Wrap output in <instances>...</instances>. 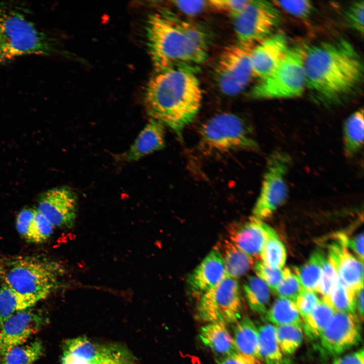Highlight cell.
I'll return each mask as SVG.
<instances>
[{
  "mask_svg": "<svg viewBox=\"0 0 364 364\" xmlns=\"http://www.w3.org/2000/svg\"><path fill=\"white\" fill-rule=\"evenodd\" d=\"M306 88L317 101L340 104L359 90L363 79L362 59L348 41L340 38L306 47Z\"/></svg>",
  "mask_w": 364,
  "mask_h": 364,
  "instance_id": "1",
  "label": "cell"
},
{
  "mask_svg": "<svg viewBox=\"0 0 364 364\" xmlns=\"http://www.w3.org/2000/svg\"><path fill=\"white\" fill-rule=\"evenodd\" d=\"M147 46L158 71L184 69L195 72L206 61L209 42L202 27L162 11L147 21Z\"/></svg>",
  "mask_w": 364,
  "mask_h": 364,
  "instance_id": "2",
  "label": "cell"
},
{
  "mask_svg": "<svg viewBox=\"0 0 364 364\" xmlns=\"http://www.w3.org/2000/svg\"><path fill=\"white\" fill-rule=\"evenodd\" d=\"M145 98L151 118L167 125L181 138L200 110L202 93L194 72L170 69L158 71L150 79Z\"/></svg>",
  "mask_w": 364,
  "mask_h": 364,
  "instance_id": "3",
  "label": "cell"
},
{
  "mask_svg": "<svg viewBox=\"0 0 364 364\" xmlns=\"http://www.w3.org/2000/svg\"><path fill=\"white\" fill-rule=\"evenodd\" d=\"M51 40L20 10L0 7V63L30 55H49Z\"/></svg>",
  "mask_w": 364,
  "mask_h": 364,
  "instance_id": "4",
  "label": "cell"
},
{
  "mask_svg": "<svg viewBox=\"0 0 364 364\" xmlns=\"http://www.w3.org/2000/svg\"><path fill=\"white\" fill-rule=\"evenodd\" d=\"M64 268L57 261L34 257L13 260L5 276V283L16 291L45 299L59 286Z\"/></svg>",
  "mask_w": 364,
  "mask_h": 364,
  "instance_id": "5",
  "label": "cell"
},
{
  "mask_svg": "<svg viewBox=\"0 0 364 364\" xmlns=\"http://www.w3.org/2000/svg\"><path fill=\"white\" fill-rule=\"evenodd\" d=\"M306 47L289 48L285 57L267 77L252 88L255 99H288L298 97L306 88L304 60Z\"/></svg>",
  "mask_w": 364,
  "mask_h": 364,
  "instance_id": "6",
  "label": "cell"
},
{
  "mask_svg": "<svg viewBox=\"0 0 364 364\" xmlns=\"http://www.w3.org/2000/svg\"><path fill=\"white\" fill-rule=\"evenodd\" d=\"M200 135L202 144L215 151L255 150L258 147L245 121L232 113L219 114L209 119L201 128Z\"/></svg>",
  "mask_w": 364,
  "mask_h": 364,
  "instance_id": "7",
  "label": "cell"
},
{
  "mask_svg": "<svg viewBox=\"0 0 364 364\" xmlns=\"http://www.w3.org/2000/svg\"><path fill=\"white\" fill-rule=\"evenodd\" d=\"M241 295L237 280L227 275L215 287L205 293L199 301L197 312L200 320L225 325L240 319Z\"/></svg>",
  "mask_w": 364,
  "mask_h": 364,
  "instance_id": "8",
  "label": "cell"
},
{
  "mask_svg": "<svg viewBox=\"0 0 364 364\" xmlns=\"http://www.w3.org/2000/svg\"><path fill=\"white\" fill-rule=\"evenodd\" d=\"M254 46L240 42L226 47L217 61L215 76L219 89L228 96L242 92L253 77L251 56Z\"/></svg>",
  "mask_w": 364,
  "mask_h": 364,
  "instance_id": "9",
  "label": "cell"
},
{
  "mask_svg": "<svg viewBox=\"0 0 364 364\" xmlns=\"http://www.w3.org/2000/svg\"><path fill=\"white\" fill-rule=\"evenodd\" d=\"M291 162L290 157L282 152H275L270 155L252 211L253 217L265 220L285 202L288 194L286 177Z\"/></svg>",
  "mask_w": 364,
  "mask_h": 364,
  "instance_id": "10",
  "label": "cell"
},
{
  "mask_svg": "<svg viewBox=\"0 0 364 364\" xmlns=\"http://www.w3.org/2000/svg\"><path fill=\"white\" fill-rule=\"evenodd\" d=\"M233 19L239 42L255 46L272 34L281 22V16L272 3L250 1Z\"/></svg>",
  "mask_w": 364,
  "mask_h": 364,
  "instance_id": "11",
  "label": "cell"
},
{
  "mask_svg": "<svg viewBox=\"0 0 364 364\" xmlns=\"http://www.w3.org/2000/svg\"><path fill=\"white\" fill-rule=\"evenodd\" d=\"M62 364H135L120 349L95 343L85 338L69 340L65 344Z\"/></svg>",
  "mask_w": 364,
  "mask_h": 364,
  "instance_id": "12",
  "label": "cell"
},
{
  "mask_svg": "<svg viewBox=\"0 0 364 364\" xmlns=\"http://www.w3.org/2000/svg\"><path fill=\"white\" fill-rule=\"evenodd\" d=\"M360 330L355 313L335 312L320 338L322 348L330 356L340 355L359 343Z\"/></svg>",
  "mask_w": 364,
  "mask_h": 364,
  "instance_id": "13",
  "label": "cell"
},
{
  "mask_svg": "<svg viewBox=\"0 0 364 364\" xmlns=\"http://www.w3.org/2000/svg\"><path fill=\"white\" fill-rule=\"evenodd\" d=\"M36 210L54 227L71 228L77 215L76 195L67 187L48 190L40 196Z\"/></svg>",
  "mask_w": 364,
  "mask_h": 364,
  "instance_id": "14",
  "label": "cell"
},
{
  "mask_svg": "<svg viewBox=\"0 0 364 364\" xmlns=\"http://www.w3.org/2000/svg\"><path fill=\"white\" fill-rule=\"evenodd\" d=\"M45 321L41 314L28 309L7 318L0 325V358L12 348L25 343Z\"/></svg>",
  "mask_w": 364,
  "mask_h": 364,
  "instance_id": "15",
  "label": "cell"
},
{
  "mask_svg": "<svg viewBox=\"0 0 364 364\" xmlns=\"http://www.w3.org/2000/svg\"><path fill=\"white\" fill-rule=\"evenodd\" d=\"M289 48L281 33L271 34L255 45L251 56L253 77L261 80L269 76L285 57Z\"/></svg>",
  "mask_w": 364,
  "mask_h": 364,
  "instance_id": "16",
  "label": "cell"
},
{
  "mask_svg": "<svg viewBox=\"0 0 364 364\" xmlns=\"http://www.w3.org/2000/svg\"><path fill=\"white\" fill-rule=\"evenodd\" d=\"M328 250V259L335 268L339 280L348 289L354 292L363 286L362 261L353 255L337 239L330 244Z\"/></svg>",
  "mask_w": 364,
  "mask_h": 364,
  "instance_id": "17",
  "label": "cell"
},
{
  "mask_svg": "<svg viewBox=\"0 0 364 364\" xmlns=\"http://www.w3.org/2000/svg\"><path fill=\"white\" fill-rule=\"evenodd\" d=\"M226 275L221 253L215 248L188 276V286L192 293L200 297Z\"/></svg>",
  "mask_w": 364,
  "mask_h": 364,
  "instance_id": "18",
  "label": "cell"
},
{
  "mask_svg": "<svg viewBox=\"0 0 364 364\" xmlns=\"http://www.w3.org/2000/svg\"><path fill=\"white\" fill-rule=\"evenodd\" d=\"M270 227L252 216L247 222L231 227L229 241L252 258L260 257Z\"/></svg>",
  "mask_w": 364,
  "mask_h": 364,
  "instance_id": "19",
  "label": "cell"
},
{
  "mask_svg": "<svg viewBox=\"0 0 364 364\" xmlns=\"http://www.w3.org/2000/svg\"><path fill=\"white\" fill-rule=\"evenodd\" d=\"M164 147V125L151 118L129 149L122 155L121 158L127 162L135 161Z\"/></svg>",
  "mask_w": 364,
  "mask_h": 364,
  "instance_id": "20",
  "label": "cell"
},
{
  "mask_svg": "<svg viewBox=\"0 0 364 364\" xmlns=\"http://www.w3.org/2000/svg\"><path fill=\"white\" fill-rule=\"evenodd\" d=\"M233 338L237 353L247 364H262L258 349V329L250 318L239 321Z\"/></svg>",
  "mask_w": 364,
  "mask_h": 364,
  "instance_id": "21",
  "label": "cell"
},
{
  "mask_svg": "<svg viewBox=\"0 0 364 364\" xmlns=\"http://www.w3.org/2000/svg\"><path fill=\"white\" fill-rule=\"evenodd\" d=\"M199 337L203 344L223 357L237 353L233 338L221 323H208L201 328Z\"/></svg>",
  "mask_w": 364,
  "mask_h": 364,
  "instance_id": "22",
  "label": "cell"
},
{
  "mask_svg": "<svg viewBox=\"0 0 364 364\" xmlns=\"http://www.w3.org/2000/svg\"><path fill=\"white\" fill-rule=\"evenodd\" d=\"M258 349L260 358L265 364H293L282 352L276 338V327L270 324L258 329Z\"/></svg>",
  "mask_w": 364,
  "mask_h": 364,
  "instance_id": "23",
  "label": "cell"
},
{
  "mask_svg": "<svg viewBox=\"0 0 364 364\" xmlns=\"http://www.w3.org/2000/svg\"><path fill=\"white\" fill-rule=\"evenodd\" d=\"M38 301L36 297L20 293L5 283L0 290V325L12 315L28 309Z\"/></svg>",
  "mask_w": 364,
  "mask_h": 364,
  "instance_id": "24",
  "label": "cell"
},
{
  "mask_svg": "<svg viewBox=\"0 0 364 364\" xmlns=\"http://www.w3.org/2000/svg\"><path fill=\"white\" fill-rule=\"evenodd\" d=\"M363 110L359 109L345 121L343 129L344 151L349 157L357 154L363 144Z\"/></svg>",
  "mask_w": 364,
  "mask_h": 364,
  "instance_id": "25",
  "label": "cell"
},
{
  "mask_svg": "<svg viewBox=\"0 0 364 364\" xmlns=\"http://www.w3.org/2000/svg\"><path fill=\"white\" fill-rule=\"evenodd\" d=\"M220 251V250H219ZM222 255L228 276L237 279L246 273L253 265V258L228 240L222 246Z\"/></svg>",
  "mask_w": 364,
  "mask_h": 364,
  "instance_id": "26",
  "label": "cell"
},
{
  "mask_svg": "<svg viewBox=\"0 0 364 364\" xmlns=\"http://www.w3.org/2000/svg\"><path fill=\"white\" fill-rule=\"evenodd\" d=\"M334 313L327 304L320 300L310 313L303 318L302 327L306 336L311 340L320 338Z\"/></svg>",
  "mask_w": 364,
  "mask_h": 364,
  "instance_id": "27",
  "label": "cell"
},
{
  "mask_svg": "<svg viewBox=\"0 0 364 364\" xmlns=\"http://www.w3.org/2000/svg\"><path fill=\"white\" fill-rule=\"evenodd\" d=\"M265 318L278 326L302 327L303 322L295 303L287 299L279 298L264 315Z\"/></svg>",
  "mask_w": 364,
  "mask_h": 364,
  "instance_id": "28",
  "label": "cell"
},
{
  "mask_svg": "<svg viewBox=\"0 0 364 364\" xmlns=\"http://www.w3.org/2000/svg\"><path fill=\"white\" fill-rule=\"evenodd\" d=\"M243 289L250 309L264 315L270 299V289L267 284L258 277L250 276L244 283Z\"/></svg>",
  "mask_w": 364,
  "mask_h": 364,
  "instance_id": "29",
  "label": "cell"
},
{
  "mask_svg": "<svg viewBox=\"0 0 364 364\" xmlns=\"http://www.w3.org/2000/svg\"><path fill=\"white\" fill-rule=\"evenodd\" d=\"M324 256L320 250L314 251L304 264L294 267V273L303 288L316 292L321 280Z\"/></svg>",
  "mask_w": 364,
  "mask_h": 364,
  "instance_id": "30",
  "label": "cell"
},
{
  "mask_svg": "<svg viewBox=\"0 0 364 364\" xmlns=\"http://www.w3.org/2000/svg\"><path fill=\"white\" fill-rule=\"evenodd\" d=\"M44 347L39 340L15 347L0 358V364H33L43 354Z\"/></svg>",
  "mask_w": 364,
  "mask_h": 364,
  "instance_id": "31",
  "label": "cell"
},
{
  "mask_svg": "<svg viewBox=\"0 0 364 364\" xmlns=\"http://www.w3.org/2000/svg\"><path fill=\"white\" fill-rule=\"evenodd\" d=\"M286 250L276 231L270 227L268 235L260 253L262 261L267 265L282 269L286 260Z\"/></svg>",
  "mask_w": 364,
  "mask_h": 364,
  "instance_id": "32",
  "label": "cell"
},
{
  "mask_svg": "<svg viewBox=\"0 0 364 364\" xmlns=\"http://www.w3.org/2000/svg\"><path fill=\"white\" fill-rule=\"evenodd\" d=\"M335 312L355 313L354 292L338 279L330 294L322 300Z\"/></svg>",
  "mask_w": 364,
  "mask_h": 364,
  "instance_id": "33",
  "label": "cell"
},
{
  "mask_svg": "<svg viewBox=\"0 0 364 364\" xmlns=\"http://www.w3.org/2000/svg\"><path fill=\"white\" fill-rule=\"evenodd\" d=\"M302 327L296 325L276 326V338L282 353L286 355L294 353L302 344Z\"/></svg>",
  "mask_w": 364,
  "mask_h": 364,
  "instance_id": "34",
  "label": "cell"
},
{
  "mask_svg": "<svg viewBox=\"0 0 364 364\" xmlns=\"http://www.w3.org/2000/svg\"><path fill=\"white\" fill-rule=\"evenodd\" d=\"M283 272V279L276 294L279 298L289 299L295 303L302 287L296 276L289 268H284Z\"/></svg>",
  "mask_w": 364,
  "mask_h": 364,
  "instance_id": "35",
  "label": "cell"
},
{
  "mask_svg": "<svg viewBox=\"0 0 364 364\" xmlns=\"http://www.w3.org/2000/svg\"><path fill=\"white\" fill-rule=\"evenodd\" d=\"M253 268L257 277L267 284L273 293L276 294L283 279V270L271 267L262 261H257Z\"/></svg>",
  "mask_w": 364,
  "mask_h": 364,
  "instance_id": "36",
  "label": "cell"
},
{
  "mask_svg": "<svg viewBox=\"0 0 364 364\" xmlns=\"http://www.w3.org/2000/svg\"><path fill=\"white\" fill-rule=\"evenodd\" d=\"M272 2L277 8L302 19L308 18L313 10V5L310 1H274Z\"/></svg>",
  "mask_w": 364,
  "mask_h": 364,
  "instance_id": "37",
  "label": "cell"
},
{
  "mask_svg": "<svg viewBox=\"0 0 364 364\" xmlns=\"http://www.w3.org/2000/svg\"><path fill=\"white\" fill-rule=\"evenodd\" d=\"M363 1H354L344 12V19L348 26L362 36L363 34Z\"/></svg>",
  "mask_w": 364,
  "mask_h": 364,
  "instance_id": "38",
  "label": "cell"
},
{
  "mask_svg": "<svg viewBox=\"0 0 364 364\" xmlns=\"http://www.w3.org/2000/svg\"><path fill=\"white\" fill-rule=\"evenodd\" d=\"M338 277L337 272L328 258L324 256L322 264V275L316 292L323 298L326 297L336 284Z\"/></svg>",
  "mask_w": 364,
  "mask_h": 364,
  "instance_id": "39",
  "label": "cell"
},
{
  "mask_svg": "<svg viewBox=\"0 0 364 364\" xmlns=\"http://www.w3.org/2000/svg\"><path fill=\"white\" fill-rule=\"evenodd\" d=\"M35 209H24L16 217V226L18 232L27 241L34 242V218Z\"/></svg>",
  "mask_w": 364,
  "mask_h": 364,
  "instance_id": "40",
  "label": "cell"
},
{
  "mask_svg": "<svg viewBox=\"0 0 364 364\" xmlns=\"http://www.w3.org/2000/svg\"><path fill=\"white\" fill-rule=\"evenodd\" d=\"M54 228L44 215L35 209L33 225V243H40L47 240L53 234Z\"/></svg>",
  "mask_w": 364,
  "mask_h": 364,
  "instance_id": "41",
  "label": "cell"
},
{
  "mask_svg": "<svg viewBox=\"0 0 364 364\" xmlns=\"http://www.w3.org/2000/svg\"><path fill=\"white\" fill-rule=\"evenodd\" d=\"M319 301L315 292L302 287L295 302L301 318L303 319L310 313Z\"/></svg>",
  "mask_w": 364,
  "mask_h": 364,
  "instance_id": "42",
  "label": "cell"
},
{
  "mask_svg": "<svg viewBox=\"0 0 364 364\" xmlns=\"http://www.w3.org/2000/svg\"><path fill=\"white\" fill-rule=\"evenodd\" d=\"M248 0H212L208 5L215 9L225 12L232 18L238 14L248 4Z\"/></svg>",
  "mask_w": 364,
  "mask_h": 364,
  "instance_id": "43",
  "label": "cell"
},
{
  "mask_svg": "<svg viewBox=\"0 0 364 364\" xmlns=\"http://www.w3.org/2000/svg\"><path fill=\"white\" fill-rule=\"evenodd\" d=\"M335 238L343 244L347 248L353 251L358 258L363 262V233H361L349 238L344 233H339L336 235Z\"/></svg>",
  "mask_w": 364,
  "mask_h": 364,
  "instance_id": "44",
  "label": "cell"
},
{
  "mask_svg": "<svg viewBox=\"0 0 364 364\" xmlns=\"http://www.w3.org/2000/svg\"><path fill=\"white\" fill-rule=\"evenodd\" d=\"M173 3L181 12L189 15L198 14L208 5V2L205 1H176Z\"/></svg>",
  "mask_w": 364,
  "mask_h": 364,
  "instance_id": "45",
  "label": "cell"
},
{
  "mask_svg": "<svg viewBox=\"0 0 364 364\" xmlns=\"http://www.w3.org/2000/svg\"><path fill=\"white\" fill-rule=\"evenodd\" d=\"M363 349H359L338 357L331 364H363Z\"/></svg>",
  "mask_w": 364,
  "mask_h": 364,
  "instance_id": "46",
  "label": "cell"
},
{
  "mask_svg": "<svg viewBox=\"0 0 364 364\" xmlns=\"http://www.w3.org/2000/svg\"><path fill=\"white\" fill-rule=\"evenodd\" d=\"M355 308L358 311L361 320H363V286L354 291Z\"/></svg>",
  "mask_w": 364,
  "mask_h": 364,
  "instance_id": "47",
  "label": "cell"
},
{
  "mask_svg": "<svg viewBox=\"0 0 364 364\" xmlns=\"http://www.w3.org/2000/svg\"><path fill=\"white\" fill-rule=\"evenodd\" d=\"M219 364H247L238 353L224 356Z\"/></svg>",
  "mask_w": 364,
  "mask_h": 364,
  "instance_id": "48",
  "label": "cell"
},
{
  "mask_svg": "<svg viewBox=\"0 0 364 364\" xmlns=\"http://www.w3.org/2000/svg\"><path fill=\"white\" fill-rule=\"evenodd\" d=\"M1 287L0 286V290H1Z\"/></svg>",
  "mask_w": 364,
  "mask_h": 364,
  "instance_id": "49",
  "label": "cell"
}]
</instances>
